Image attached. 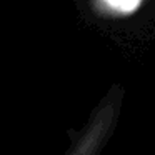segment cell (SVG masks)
<instances>
[{
  "label": "cell",
  "mask_w": 155,
  "mask_h": 155,
  "mask_svg": "<svg viewBox=\"0 0 155 155\" xmlns=\"http://www.w3.org/2000/svg\"><path fill=\"white\" fill-rule=\"evenodd\" d=\"M145 0H90V7L104 18H128L135 15Z\"/></svg>",
  "instance_id": "obj_1"
}]
</instances>
